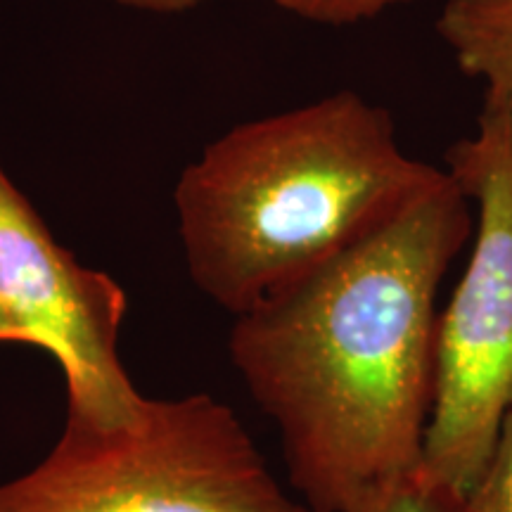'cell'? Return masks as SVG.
I'll return each instance as SVG.
<instances>
[{
	"mask_svg": "<svg viewBox=\"0 0 512 512\" xmlns=\"http://www.w3.org/2000/svg\"><path fill=\"white\" fill-rule=\"evenodd\" d=\"M472 230L470 200L446 174L368 238L235 316L230 361L278 427L292 489L318 512H351L420 465L437 292Z\"/></svg>",
	"mask_w": 512,
	"mask_h": 512,
	"instance_id": "obj_1",
	"label": "cell"
},
{
	"mask_svg": "<svg viewBox=\"0 0 512 512\" xmlns=\"http://www.w3.org/2000/svg\"><path fill=\"white\" fill-rule=\"evenodd\" d=\"M437 34L486 105L512 114V0H446Z\"/></svg>",
	"mask_w": 512,
	"mask_h": 512,
	"instance_id": "obj_6",
	"label": "cell"
},
{
	"mask_svg": "<svg viewBox=\"0 0 512 512\" xmlns=\"http://www.w3.org/2000/svg\"><path fill=\"white\" fill-rule=\"evenodd\" d=\"M0 304L67 382V420L93 430L138 422L145 399L121 366L128 299L112 275L83 266L0 164Z\"/></svg>",
	"mask_w": 512,
	"mask_h": 512,
	"instance_id": "obj_5",
	"label": "cell"
},
{
	"mask_svg": "<svg viewBox=\"0 0 512 512\" xmlns=\"http://www.w3.org/2000/svg\"><path fill=\"white\" fill-rule=\"evenodd\" d=\"M472 512H512V408L503 418L477 484L467 491Z\"/></svg>",
	"mask_w": 512,
	"mask_h": 512,
	"instance_id": "obj_8",
	"label": "cell"
},
{
	"mask_svg": "<svg viewBox=\"0 0 512 512\" xmlns=\"http://www.w3.org/2000/svg\"><path fill=\"white\" fill-rule=\"evenodd\" d=\"M351 512H472V508L465 491L418 465L375 486Z\"/></svg>",
	"mask_w": 512,
	"mask_h": 512,
	"instance_id": "obj_7",
	"label": "cell"
},
{
	"mask_svg": "<svg viewBox=\"0 0 512 512\" xmlns=\"http://www.w3.org/2000/svg\"><path fill=\"white\" fill-rule=\"evenodd\" d=\"M0 344H17V347H34L29 332L10 316L8 309L0 304Z\"/></svg>",
	"mask_w": 512,
	"mask_h": 512,
	"instance_id": "obj_11",
	"label": "cell"
},
{
	"mask_svg": "<svg viewBox=\"0 0 512 512\" xmlns=\"http://www.w3.org/2000/svg\"><path fill=\"white\" fill-rule=\"evenodd\" d=\"M446 174L475 204V242L451 302L439 311L434 403L420 465L467 494L512 408L510 114L484 102L475 136L446 150Z\"/></svg>",
	"mask_w": 512,
	"mask_h": 512,
	"instance_id": "obj_4",
	"label": "cell"
},
{
	"mask_svg": "<svg viewBox=\"0 0 512 512\" xmlns=\"http://www.w3.org/2000/svg\"><path fill=\"white\" fill-rule=\"evenodd\" d=\"M275 8L323 27H354L415 0H271Z\"/></svg>",
	"mask_w": 512,
	"mask_h": 512,
	"instance_id": "obj_9",
	"label": "cell"
},
{
	"mask_svg": "<svg viewBox=\"0 0 512 512\" xmlns=\"http://www.w3.org/2000/svg\"><path fill=\"white\" fill-rule=\"evenodd\" d=\"M0 512H318L273 477L238 413L211 394L145 399L119 430L64 422Z\"/></svg>",
	"mask_w": 512,
	"mask_h": 512,
	"instance_id": "obj_3",
	"label": "cell"
},
{
	"mask_svg": "<svg viewBox=\"0 0 512 512\" xmlns=\"http://www.w3.org/2000/svg\"><path fill=\"white\" fill-rule=\"evenodd\" d=\"M508 114H510V112H508ZM510 117H512V114H510Z\"/></svg>",
	"mask_w": 512,
	"mask_h": 512,
	"instance_id": "obj_12",
	"label": "cell"
},
{
	"mask_svg": "<svg viewBox=\"0 0 512 512\" xmlns=\"http://www.w3.org/2000/svg\"><path fill=\"white\" fill-rule=\"evenodd\" d=\"M119 8L143 12V15H157V17H176L192 12L202 5L211 3V0H112Z\"/></svg>",
	"mask_w": 512,
	"mask_h": 512,
	"instance_id": "obj_10",
	"label": "cell"
},
{
	"mask_svg": "<svg viewBox=\"0 0 512 512\" xmlns=\"http://www.w3.org/2000/svg\"><path fill=\"white\" fill-rule=\"evenodd\" d=\"M446 178L356 91L233 126L178 178L185 268L233 316L368 238Z\"/></svg>",
	"mask_w": 512,
	"mask_h": 512,
	"instance_id": "obj_2",
	"label": "cell"
}]
</instances>
